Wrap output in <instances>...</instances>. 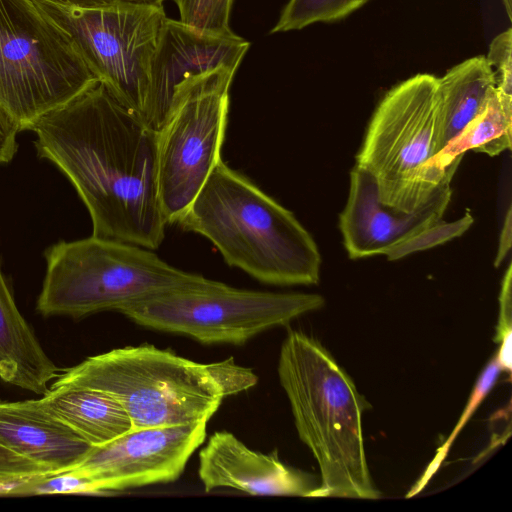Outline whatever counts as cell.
<instances>
[{
    "label": "cell",
    "instance_id": "6",
    "mask_svg": "<svg viewBox=\"0 0 512 512\" xmlns=\"http://www.w3.org/2000/svg\"><path fill=\"white\" fill-rule=\"evenodd\" d=\"M96 82L70 37L33 0H0V108L19 131Z\"/></svg>",
    "mask_w": 512,
    "mask_h": 512
},
{
    "label": "cell",
    "instance_id": "28",
    "mask_svg": "<svg viewBox=\"0 0 512 512\" xmlns=\"http://www.w3.org/2000/svg\"><path fill=\"white\" fill-rule=\"evenodd\" d=\"M512 244V210L509 206L505 215L504 223L499 234L497 254L494 266L499 267L510 252Z\"/></svg>",
    "mask_w": 512,
    "mask_h": 512
},
{
    "label": "cell",
    "instance_id": "24",
    "mask_svg": "<svg viewBox=\"0 0 512 512\" xmlns=\"http://www.w3.org/2000/svg\"><path fill=\"white\" fill-rule=\"evenodd\" d=\"M512 265L509 263L501 283L499 294V317L494 341L499 344L495 354L502 370L511 372V335H512Z\"/></svg>",
    "mask_w": 512,
    "mask_h": 512
},
{
    "label": "cell",
    "instance_id": "16",
    "mask_svg": "<svg viewBox=\"0 0 512 512\" xmlns=\"http://www.w3.org/2000/svg\"><path fill=\"white\" fill-rule=\"evenodd\" d=\"M511 133L512 96L495 88L484 111L422 166L417 176L421 197L427 200L441 183L452 180L466 151L493 157L511 149Z\"/></svg>",
    "mask_w": 512,
    "mask_h": 512
},
{
    "label": "cell",
    "instance_id": "25",
    "mask_svg": "<svg viewBox=\"0 0 512 512\" xmlns=\"http://www.w3.org/2000/svg\"><path fill=\"white\" fill-rule=\"evenodd\" d=\"M491 67L496 89L505 95L512 96V30L498 34L490 43L485 57Z\"/></svg>",
    "mask_w": 512,
    "mask_h": 512
},
{
    "label": "cell",
    "instance_id": "4",
    "mask_svg": "<svg viewBox=\"0 0 512 512\" xmlns=\"http://www.w3.org/2000/svg\"><path fill=\"white\" fill-rule=\"evenodd\" d=\"M278 377L300 440L320 469V497L375 500L364 447L362 414L369 403L330 352L291 330L280 348Z\"/></svg>",
    "mask_w": 512,
    "mask_h": 512
},
{
    "label": "cell",
    "instance_id": "22",
    "mask_svg": "<svg viewBox=\"0 0 512 512\" xmlns=\"http://www.w3.org/2000/svg\"><path fill=\"white\" fill-rule=\"evenodd\" d=\"M473 223L474 218L469 211L451 222L441 219L393 246L384 255L389 261H395L410 254L442 245L463 235Z\"/></svg>",
    "mask_w": 512,
    "mask_h": 512
},
{
    "label": "cell",
    "instance_id": "7",
    "mask_svg": "<svg viewBox=\"0 0 512 512\" xmlns=\"http://www.w3.org/2000/svg\"><path fill=\"white\" fill-rule=\"evenodd\" d=\"M324 304L319 294L239 289L213 280L136 301L118 312L139 326L202 344L243 345Z\"/></svg>",
    "mask_w": 512,
    "mask_h": 512
},
{
    "label": "cell",
    "instance_id": "5",
    "mask_svg": "<svg viewBox=\"0 0 512 512\" xmlns=\"http://www.w3.org/2000/svg\"><path fill=\"white\" fill-rule=\"evenodd\" d=\"M44 258L36 310L45 317L118 312L136 301L213 281L168 264L154 250L94 235L59 241Z\"/></svg>",
    "mask_w": 512,
    "mask_h": 512
},
{
    "label": "cell",
    "instance_id": "21",
    "mask_svg": "<svg viewBox=\"0 0 512 512\" xmlns=\"http://www.w3.org/2000/svg\"><path fill=\"white\" fill-rule=\"evenodd\" d=\"M501 371V365L496 355H494V357L486 365L481 375L477 379L473 387V390L470 394V397L467 401V404L464 408V411L460 415V418L456 423L454 429L451 431L450 435L447 437L445 442L437 449L435 457L429 463L426 470L423 472L422 476L418 479V481L412 486L410 491L407 493L406 498H411L420 493L423 490V488L427 485V483L430 481V479L434 476V474L438 471L442 462L449 453V450L454 440L457 438L462 428L472 417V415L480 406L485 397L489 394V392L495 385V382L497 381Z\"/></svg>",
    "mask_w": 512,
    "mask_h": 512
},
{
    "label": "cell",
    "instance_id": "3",
    "mask_svg": "<svg viewBox=\"0 0 512 512\" xmlns=\"http://www.w3.org/2000/svg\"><path fill=\"white\" fill-rule=\"evenodd\" d=\"M263 283L315 285L321 254L295 215L222 160L176 223Z\"/></svg>",
    "mask_w": 512,
    "mask_h": 512
},
{
    "label": "cell",
    "instance_id": "18",
    "mask_svg": "<svg viewBox=\"0 0 512 512\" xmlns=\"http://www.w3.org/2000/svg\"><path fill=\"white\" fill-rule=\"evenodd\" d=\"M41 398L54 415L93 447L107 444L133 428L120 402L103 391L85 387L50 388Z\"/></svg>",
    "mask_w": 512,
    "mask_h": 512
},
{
    "label": "cell",
    "instance_id": "27",
    "mask_svg": "<svg viewBox=\"0 0 512 512\" xmlns=\"http://www.w3.org/2000/svg\"><path fill=\"white\" fill-rule=\"evenodd\" d=\"M62 5L76 8H103L119 4H143L163 6L166 0H50Z\"/></svg>",
    "mask_w": 512,
    "mask_h": 512
},
{
    "label": "cell",
    "instance_id": "11",
    "mask_svg": "<svg viewBox=\"0 0 512 512\" xmlns=\"http://www.w3.org/2000/svg\"><path fill=\"white\" fill-rule=\"evenodd\" d=\"M207 422L131 429L92 447L64 472L77 478L79 492L84 494L174 482L204 443Z\"/></svg>",
    "mask_w": 512,
    "mask_h": 512
},
{
    "label": "cell",
    "instance_id": "14",
    "mask_svg": "<svg viewBox=\"0 0 512 512\" xmlns=\"http://www.w3.org/2000/svg\"><path fill=\"white\" fill-rule=\"evenodd\" d=\"M198 476L206 492L233 488L251 495L320 497L315 476L284 464L276 450L250 449L227 431L215 432L200 450Z\"/></svg>",
    "mask_w": 512,
    "mask_h": 512
},
{
    "label": "cell",
    "instance_id": "1",
    "mask_svg": "<svg viewBox=\"0 0 512 512\" xmlns=\"http://www.w3.org/2000/svg\"><path fill=\"white\" fill-rule=\"evenodd\" d=\"M39 157L71 182L92 235L157 249L167 225L158 193L157 132L100 83L33 126Z\"/></svg>",
    "mask_w": 512,
    "mask_h": 512
},
{
    "label": "cell",
    "instance_id": "2",
    "mask_svg": "<svg viewBox=\"0 0 512 512\" xmlns=\"http://www.w3.org/2000/svg\"><path fill=\"white\" fill-rule=\"evenodd\" d=\"M232 357L199 363L150 344L126 346L61 370L50 388L85 387L113 396L132 429L209 421L224 398L256 385Z\"/></svg>",
    "mask_w": 512,
    "mask_h": 512
},
{
    "label": "cell",
    "instance_id": "12",
    "mask_svg": "<svg viewBox=\"0 0 512 512\" xmlns=\"http://www.w3.org/2000/svg\"><path fill=\"white\" fill-rule=\"evenodd\" d=\"M248 48L249 42L234 32L207 33L166 17L151 65L144 122L157 132L181 83L219 67L237 70Z\"/></svg>",
    "mask_w": 512,
    "mask_h": 512
},
{
    "label": "cell",
    "instance_id": "8",
    "mask_svg": "<svg viewBox=\"0 0 512 512\" xmlns=\"http://www.w3.org/2000/svg\"><path fill=\"white\" fill-rule=\"evenodd\" d=\"M441 138L437 77L417 74L394 86L378 103L355 165L374 177L382 204L409 213L425 202L417 176L442 149Z\"/></svg>",
    "mask_w": 512,
    "mask_h": 512
},
{
    "label": "cell",
    "instance_id": "9",
    "mask_svg": "<svg viewBox=\"0 0 512 512\" xmlns=\"http://www.w3.org/2000/svg\"><path fill=\"white\" fill-rule=\"evenodd\" d=\"M236 69L219 67L181 83L157 131V180L166 224H176L222 160L229 88Z\"/></svg>",
    "mask_w": 512,
    "mask_h": 512
},
{
    "label": "cell",
    "instance_id": "13",
    "mask_svg": "<svg viewBox=\"0 0 512 512\" xmlns=\"http://www.w3.org/2000/svg\"><path fill=\"white\" fill-rule=\"evenodd\" d=\"M451 196V180H446L414 211H398L380 202L374 177L355 165L350 171L347 201L339 215V229L348 256L359 259L384 255L441 220Z\"/></svg>",
    "mask_w": 512,
    "mask_h": 512
},
{
    "label": "cell",
    "instance_id": "17",
    "mask_svg": "<svg viewBox=\"0 0 512 512\" xmlns=\"http://www.w3.org/2000/svg\"><path fill=\"white\" fill-rule=\"evenodd\" d=\"M60 372L19 311L0 266V378L43 396Z\"/></svg>",
    "mask_w": 512,
    "mask_h": 512
},
{
    "label": "cell",
    "instance_id": "19",
    "mask_svg": "<svg viewBox=\"0 0 512 512\" xmlns=\"http://www.w3.org/2000/svg\"><path fill=\"white\" fill-rule=\"evenodd\" d=\"M495 88L493 71L482 55L455 65L437 78L442 149L484 111Z\"/></svg>",
    "mask_w": 512,
    "mask_h": 512
},
{
    "label": "cell",
    "instance_id": "10",
    "mask_svg": "<svg viewBox=\"0 0 512 512\" xmlns=\"http://www.w3.org/2000/svg\"><path fill=\"white\" fill-rule=\"evenodd\" d=\"M33 1L70 37L96 79L143 119L151 65L166 19L163 6L119 4L85 9Z\"/></svg>",
    "mask_w": 512,
    "mask_h": 512
},
{
    "label": "cell",
    "instance_id": "15",
    "mask_svg": "<svg viewBox=\"0 0 512 512\" xmlns=\"http://www.w3.org/2000/svg\"><path fill=\"white\" fill-rule=\"evenodd\" d=\"M0 446L50 475L74 467L93 447L54 415L42 398L0 401Z\"/></svg>",
    "mask_w": 512,
    "mask_h": 512
},
{
    "label": "cell",
    "instance_id": "20",
    "mask_svg": "<svg viewBox=\"0 0 512 512\" xmlns=\"http://www.w3.org/2000/svg\"><path fill=\"white\" fill-rule=\"evenodd\" d=\"M369 0H290L271 33L302 29L348 16Z\"/></svg>",
    "mask_w": 512,
    "mask_h": 512
},
{
    "label": "cell",
    "instance_id": "29",
    "mask_svg": "<svg viewBox=\"0 0 512 512\" xmlns=\"http://www.w3.org/2000/svg\"><path fill=\"white\" fill-rule=\"evenodd\" d=\"M503 4H504V7H505V10L507 12V15L509 17V19L511 20V0H503Z\"/></svg>",
    "mask_w": 512,
    "mask_h": 512
},
{
    "label": "cell",
    "instance_id": "26",
    "mask_svg": "<svg viewBox=\"0 0 512 512\" xmlns=\"http://www.w3.org/2000/svg\"><path fill=\"white\" fill-rule=\"evenodd\" d=\"M18 132L15 122L0 108V164L10 162L15 156Z\"/></svg>",
    "mask_w": 512,
    "mask_h": 512
},
{
    "label": "cell",
    "instance_id": "23",
    "mask_svg": "<svg viewBox=\"0 0 512 512\" xmlns=\"http://www.w3.org/2000/svg\"><path fill=\"white\" fill-rule=\"evenodd\" d=\"M180 20L198 30L227 35L233 33L229 26L233 0H173Z\"/></svg>",
    "mask_w": 512,
    "mask_h": 512
}]
</instances>
